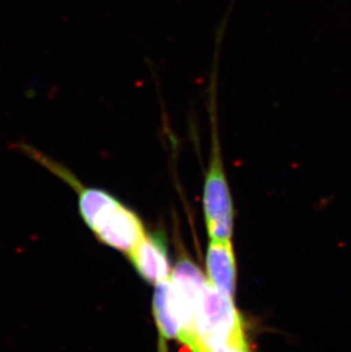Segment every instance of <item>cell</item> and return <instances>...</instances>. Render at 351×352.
<instances>
[{
	"label": "cell",
	"mask_w": 351,
	"mask_h": 352,
	"mask_svg": "<svg viewBox=\"0 0 351 352\" xmlns=\"http://www.w3.org/2000/svg\"><path fill=\"white\" fill-rule=\"evenodd\" d=\"M170 279L182 324L179 341L191 348L195 334L196 318L208 278L191 260L182 258L173 268Z\"/></svg>",
	"instance_id": "cell-3"
},
{
	"label": "cell",
	"mask_w": 351,
	"mask_h": 352,
	"mask_svg": "<svg viewBox=\"0 0 351 352\" xmlns=\"http://www.w3.org/2000/svg\"><path fill=\"white\" fill-rule=\"evenodd\" d=\"M211 352H250V348L246 342V336H242L224 343L222 346L215 348Z\"/></svg>",
	"instance_id": "cell-8"
},
{
	"label": "cell",
	"mask_w": 351,
	"mask_h": 352,
	"mask_svg": "<svg viewBox=\"0 0 351 352\" xmlns=\"http://www.w3.org/2000/svg\"><path fill=\"white\" fill-rule=\"evenodd\" d=\"M129 254L137 272L147 282L156 284L170 278L169 261L166 249L156 237L144 236Z\"/></svg>",
	"instance_id": "cell-6"
},
{
	"label": "cell",
	"mask_w": 351,
	"mask_h": 352,
	"mask_svg": "<svg viewBox=\"0 0 351 352\" xmlns=\"http://www.w3.org/2000/svg\"><path fill=\"white\" fill-rule=\"evenodd\" d=\"M250 352H251V351H250Z\"/></svg>",
	"instance_id": "cell-9"
},
{
	"label": "cell",
	"mask_w": 351,
	"mask_h": 352,
	"mask_svg": "<svg viewBox=\"0 0 351 352\" xmlns=\"http://www.w3.org/2000/svg\"><path fill=\"white\" fill-rule=\"evenodd\" d=\"M153 310L161 336L164 339L179 340L182 332V324L176 306L171 279H164L156 283L153 296Z\"/></svg>",
	"instance_id": "cell-7"
},
{
	"label": "cell",
	"mask_w": 351,
	"mask_h": 352,
	"mask_svg": "<svg viewBox=\"0 0 351 352\" xmlns=\"http://www.w3.org/2000/svg\"><path fill=\"white\" fill-rule=\"evenodd\" d=\"M242 336H246L242 319L233 298L222 294L206 283L191 349L194 352H211L224 343Z\"/></svg>",
	"instance_id": "cell-2"
},
{
	"label": "cell",
	"mask_w": 351,
	"mask_h": 352,
	"mask_svg": "<svg viewBox=\"0 0 351 352\" xmlns=\"http://www.w3.org/2000/svg\"><path fill=\"white\" fill-rule=\"evenodd\" d=\"M225 28H217L215 34V50L210 72L209 86L206 89V112L209 117L211 135V154L209 169L206 175L203 210L206 230L211 239H231L233 234V204L229 194L222 162V144L218 126V74L219 56Z\"/></svg>",
	"instance_id": "cell-1"
},
{
	"label": "cell",
	"mask_w": 351,
	"mask_h": 352,
	"mask_svg": "<svg viewBox=\"0 0 351 352\" xmlns=\"http://www.w3.org/2000/svg\"><path fill=\"white\" fill-rule=\"evenodd\" d=\"M206 274L208 282L218 292L234 296L236 266L231 239H211L206 251Z\"/></svg>",
	"instance_id": "cell-5"
},
{
	"label": "cell",
	"mask_w": 351,
	"mask_h": 352,
	"mask_svg": "<svg viewBox=\"0 0 351 352\" xmlns=\"http://www.w3.org/2000/svg\"><path fill=\"white\" fill-rule=\"evenodd\" d=\"M92 230L102 242L127 253L131 252L146 235L140 218L120 203L106 212Z\"/></svg>",
	"instance_id": "cell-4"
}]
</instances>
